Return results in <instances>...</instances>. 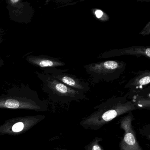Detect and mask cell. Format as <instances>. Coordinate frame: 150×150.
<instances>
[{
  "instance_id": "obj_1",
  "label": "cell",
  "mask_w": 150,
  "mask_h": 150,
  "mask_svg": "<svg viewBox=\"0 0 150 150\" xmlns=\"http://www.w3.org/2000/svg\"><path fill=\"white\" fill-rule=\"evenodd\" d=\"M129 93L122 96H114L94 108L92 114L81 120V126L86 129L97 130L119 116L137 109L128 100Z\"/></svg>"
},
{
  "instance_id": "obj_2",
  "label": "cell",
  "mask_w": 150,
  "mask_h": 150,
  "mask_svg": "<svg viewBox=\"0 0 150 150\" xmlns=\"http://www.w3.org/2000/svg\"><path fill=\"white\" fill-rule=\"evenodd\" d=\"M47 103L39 99L36 91L22 84L0 95V108L24 109L38 111L46 109Z\"/></svg>"
},
{
  "instance_id": "obj_3",
  "label": "cell",
  "mask_w": 150,
  "mask_h": 150,
  "mask_svg": "<svg viewBox=\"0 0 150 150\" xmlns=\"http://www.w3.org/2000/svg\"><path fill=\"white\" fill-rule=\"evenodd\" d=\"M36 74L41 81L44 92L54 101L67 103L88 99L85 93L66 86L49 74L36 72Z\"/></svg>"
},
{
  "instance_id": "obj_4",
  "label": "cell",
  "mask_w": 150,
  "mask_h": 150,
  "mask_svg": "<svg viewBox=\"0 0 150 150\" xmlns=\"http://www.w3.org/2000/svg\"><path fill=\"white\" fill-rule=\"evenodd\" d=\"M127 64L118 60H109L84 66L93 83L109 82L119 79L126 69Z\"/></svg>"
},
{
  "instance_id": "obj_5",
  "label": "cell",
  "mask_w": 150,
  "mask_h": 150,
  "mask_svg": "<svg viewBox=\"0 0 150 150\" xmlns=\"http://www.w3.org/2000/svg\"><path fill=\"white\" fill-rule=\"evenodd\" d=\"M6 2L11 21L26 24L31 22L35 10L30 3L22 0H7Z\"/></svg>"
},
{
  "instance_id": "obj_6",
  "label": "cell",
  "mask_w": 150,
  "mask_h": 150,
  "mask_svg": "<svg viewBox=\"0 0 150 150\" xmlns=\"http://www.w3.org/2000/svg\"><path fill=\"white\" fill-rule=\"evenodd\" d=\"M67 70H61L56 67L49 68L43 72L49 74L60 82L74 89L85 93L90 90L89 83L77 78L73 74L66 73Z\"/></svg>"
},
{
  "instance_id": "obj_7",
  "label": "cell",
  "mask_w": 150,
  "mask_h": 150,
  "mask_svg": "<svg viewBox=\"0 0 150 150\" xmlns=\"http://www.w3.org/2000/svg\"><path fill=\"white\" fill-rule=\"evenodd\" d=\"M133 119L132 112H129L119 121L120 127L124 131V135L120 144V150H142L132 128Z\"/></svg>"
},
{
  "instance_id": "obj_8",
  "label": "cell",
  "mask_w": 150,
  "mask_h": 150,
  "mask_svg": "<svg viewBox=\"0 0 150 150\" xmlns=\"http://www.w3.org/2000/svg\"><path fill=\"white\" fill-rule=\"evenodd\" d=\"M42 118L43 116H38L11 119L0 126V133L15 134L25 132Z\"/></svg>"
},
{
  "instance_id": "obj_9",
  "label": "cell",
  "mask_w": 150,
  "mask_h": 150,
  "mask_svg": "<svg viewBox=\"0 0 150 150\" xmlns=\"http://www.w3.org/2000/svg\"><path fill=\"white\" fill-rule=\"evenodd\" d=\"M144 57L150 58V47L149 46H133L122 49L112 50L105 52L99 55L98 59H106L122 56Z\"/></svg>"
},
{
  "instance_id": "obj_10",
  "label": "cell",
  "mask_w": 150,
  "mask_h": 150,
  "mask_svg": "<svg viewBox=\"0 0 150 150\" xmlns=\"http://www.w3.org/2000/svg\"><path fill=\"white\" fill-rule=\"evenodd\" d=\"M25 60L30 64L44 70L49 68L60 67L65 65V63L57 58L45 55H28Z\"/></svg>"
},
{
  "instance_id": "obj_11",
  "label": "cell",
  "mask_w": 150,
  "mask_h": 150,
  "mask_svg": "<svg viewBox=\"0 0 150 150\" xmlns=\"http://www.w3.org/2000/svg\"><path fill=\"white\" fill-rule=\"evenodd\" d=\"M150 82V71L148 70L140 71L136 74V76L129 81L125 88L133 91L142 90Z\"/></svg>"
},
{
  "instance_id": "obj_12",
  "label": "cell",
  "mask_w": 150,
  "mask_h": 150,
  "mask_svg": "<svg viewBox=\"0 0 150 150\" xmlns=\"http://www.w3.org/2000/svg\"><path fill=\"white\" fill-rule=\"evenodd\" d=\"M150 87L142 90H131L130 93L133 94L131 101L134 103L136 108L150 107Z\"/></svg>"
},
{
  "instance_id": "obj_13",
  "label": "cell",
  "mask_w": 150,
  "mask_h": 150,
  "mask_svg": "<svg viewBox=\"0 0 150 150\" xmlns=\"http://www.w3.org/2000/svg\"><path fill=\"white\" fill-rule=\"evenodd\" d=\"M102 139L101 138H95L88 144L86 146L85 150H104L100 145V142Z\"/></svg>"
},
{
  "instance_id": "obj_14",
  "label": "cell",
  "mask_w": 150,
  "mask_h": 150,
  "mask_svg": "<svg viewBox=\"0 0 150 150\" xmlns=\"http://www.w3.org/2000/svg\"><path fill=\"white\" fill-rule=\"evenodd\" d=\"M93 15L96 18H97L98 20L102 22H106L108 21V16L103 12L102 10L98 9H93Z\"/></svg>"
},
{
  "instance_id": "obj_15",
  "label": "cell",
  "mask_w": 150,
  "mask_h": 150,
  "mask_svg": "<svg viewBox=\"0 0 150 150\" xmlns=\"http://www.w3.org/2000/svg\"><path fill=\"white\" fill-rule=\"evenodd\" d=\"M139 35L142 36L149 35H150V22H148L145 27L140 31Z\"/></svg>"
},
{
  "instance_id": "obj_16",
  "label": "cell",
  "mask_w": 150,
  "mask_h": 150,
  "mask_svg": "<svg viewBox=\"0 0 150 150\" xmlns=\"http://www.w3.org/2000/svg\"><path fill=\"white\" fill-rule=\"evenodd\" d=\"M6 31L3 29L0 28V44L4 42L5 40L4 36L6 34Z\"/></svg>"
},
{
  "instance_id": "obj_17",
  "label": "cell",
  "mask_w": 150,
  "mask_h": 150,
  "mask_svg": "<svg viewBox=\"0 0 150 150\" xmlns=\"http://www.w3.org/2000/svg\"><path fill=\"white\" fill-rule=\"evenodd\" d=\"M4 63H5V60L1 57H0V68L4 65V64H5Z\"/></svg>"
}]
</instances>
